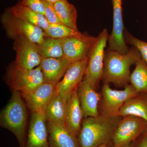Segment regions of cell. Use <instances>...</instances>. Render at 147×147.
Returning a JSON list of instances; mask_svg holds the SVG:
<instances>
[{
    "label": "cell",
    "instance_id": "6da1fadb",
    "mask_svg": "<svg viewBox=\"0 0 147 147\" xmlns=\"http://www.w3.org/2000/svg\"><path fill=\"white\" fill-rule=\"evenodd\" d=\"M139 50L131 46L126 54L105 50L102 79L103 84L125 87L130 83V68L142 58Z\"/></svg>",
    "mask_w": 147,
    "mask_h": 147
},
{
    "label": "cell",
    "instance_id": "7a4b0ae2",
    "mask_svg": "<svg viewBox=\"0 0 147 147\" xmlns=\"http://www.w3.org/2000/svg\"><path fill=\"white\" fill-rule=\"evenodd\" d=\"M123 117L99 115L84 118L78 137L81 147H99L112 142L117 127Z\"/></svg>",
    "mask_w": 147,
    "mask_h": 147
},
{
    "label": "cell",
    "instance_id": "3957f363",
    "mask_svg": "<svg viewBox=\"0 0 147 147\" xmlns=\"http://www.w3.org/2000/svg\"><path fill=\"white\" fill-rule=\"evenodd\" d=\"M28 114L26 104L19 92H12L8 103L1 112L0 125L16 137L19 147H25Z\"/></svg>",
    "mask_w": 147,
    "mask_h": 147
},
{
    "label": "cell",
    "instance_id": "277c9868",
    "mask_svg": "<svg viewBox=\"0 0 147 147\" xmlns=\"http://www.w3.org/2000/svg\"><path fill=\"white\" fill-rule=\"evenodd\" d=\"M5 82L12 92L21 93L30 91L45 82L40 66L32 69H24L14 62L7 68Z\"/></svg>",
    "mask_w": 147,
    "mask_h": 147
},
{
    "label": "cell",
    "instance_id": "5b68a950",
    "mask_svg": "<svg viewBox=\"0 0 147 147\" xmlns=\"http://www.w3.org/2000/svg\"><path fill=\"white\" fill-rule=\"evenodd\" d=\"M109 35L104 29L97 37V39L88 57L85 77L94 88L97 90L102 79L105 57V48Z\"/></svg>",
    "mask_w": 147,
    "mask_h": 147
},
{
    "label": "cell",
    "instance_id": "8992f818",
    "mask_svg": "<svg viewBox=\"0 0 147 147\" xmlns=\"http://www.w3.org/2000/svg\"><path fill=\"white\" fill-rule=\"evenodd\" d=\"M138 93L130 84L122 90H113L110 85L103 84L100 92L99 115L107 117L119 116V112L124 104Z\"/></svg>",
    "mask_w": 147,
    "mask_h": 147
},
{
    "label": "cell",
    "instance_id": "52a82bcc",
    "mask_svg": "<svg viewBox=\"0 0 147 147\" xmlns=\"http://www.w3.org/2000/svg\"><path fill=\"white\" fill-rule=\"evenodd\" d=\"M1 21L7 35L11 38L14 40L24 36L36 44L42 43L45 39L42 28L22 20L8 9L2 15Z\"/></svg>",
    "mask_w": 147,
    "mask_h": 147
},
{
    "label": "cell",
    "instance_id": "ba28073f",
    "mask_svg": "<svg viewBox=\"0 0 147 147\" xmlns=\"http://www.w3.org/2000/svg\"><path fill=\"white\" fill-rule=\"evenodd\" d=\"M147 129V122L133 116L123 117L116 128L112 140L113 147H121L135 142Z\"/></svg>",
    "mask_w": 147,
    "mask_h": 147
},
{
    "label": "cell",
    "instance_id": "9c48e42d",
    "mask_svg": "<svg viewBox=\"0 0 147 147\" xmlns=\"http://www.w3.org/2000/svg\"><path fill=\"white\" fill-rule=\"evenodd\" d=\"M88 57L72 63L63 79L56 85L58 93L66 101L74 92L77 90L86 73Z\"/></svg>",
    "mask_w": 147,
    "mask_h": 147
},
{
    "label": "cell",
    "instance_id": "30bf717a",
    "mask_svg": "<svg viewBox=\"0 0 147 147\" xmlns=\"http://www.w3.org/2000/svg\"><path fill=\"white\" fill-rule=\"evenodd\" d=\"M13 49L16 52L15 64L21 68L32 69L40 65L42 58L36 44L27 37L21 36L14 39Z\"/></svg>",
    "mask_w": 147,
    "mask_h": 147
},
{
    "label": "cell",
    "instance_id": "8fae6325",
    "mask_svg": "<svg viewBox=\"0 0 147 147\" xmlns=\"http://www.w3.org/2000/svg\"><path fill=\"white\" fill-rule=\"evenodd\" d=\"M96 39L97 37L84 34L63 39L64 57L71 63L88 57Z\"/></svg>",
    "mask_w": 147,
    "mask_h": 147
},
{
    "label": "cell",
    "instance_id": "7c38bea8",
    "mask_svg": "<svg viewBox=\"0 0 147 147\" xmlns=\"http://www.w3.org/2000/svg\"><path fill=\"white\" fill-rule=\"evenodd\" d=\"M113 9V28L108 38V50L126 54L129 48L127 45L124 33L122 15V0H112Z\"/></svg>",
    "mask_w": 147,
    "mask_h": 147
},
{
    "label": "cell",
    "instance_id": "4fadbf2b",
    "mask_svg": "<svg viewBox=\"0 0 147 147\" xmlns=\"http://www.w3.org/2000/svg\"><path fill=\"white\" fill-rule=\"evenodd\" d=\"M25 147H50L45 112L32 113Z\"/></svg>",
    "mask_w": 147,
    "mask_h": 147
},
{
    "label": "cell",
    "instance_id": "5bb4252c",
    "mask_svg": "<svg viewBox=\"0 0 147 147\" xmlns=\"http://www.w3.org/2000/svg\"><path fill=\"white\" fill-rule=\"evenodd\" d=\"M56 90V85L44 82L34 89L21 94L31 113L45 112L46 105Z\"/></svg>",
    "mask_w": 147,
    "mask_h": 147
},
{
    "label": "cell",
    "instance_id": "9a60e30c",
    "mask_svg": "<svg viewBox=\"0 0 147 147\" xmlns=\"http://www.w3.org/2000/svg\"><path fill=\"white\" fill-rule=\"evenodd\" d=\"M77 93L84 119L99 116L101 94L91 86L85 76L77 88Z\"/></svg>",
    "mask_w": 147,
    "mask_h": 147
},
{
    "label": "cell",
    "instance_id": "2e32d148",
    "mask_svg": "<svg viewBox=\"0 0 147 147\" xmlns=\"http://www.w3.org/2000/svg\"><path fill=\"white\" fill-rule=\"evenodd\" d=\"M71 63L64 57L42 59L39 66L43 74L44 82L56 86L63 78Z\"/></svg>",
    "mask_w": 147,
    "mask_h": 147
},
{
    "label": "cell",
    "instance_id": "e0dca14e",
    "mask_svg": "<svg viewBox=\"0 0 147 147\" xmlns=\"http://www.w3.org/2000/svg\"><path fill=\"white\" fill-rule=\"evenodd\" d=\"M50 147H81L78 137L71 134L65 127L47 121Z\"/></svg>",
    "mask_w": 147,
    "mask_h": 147
},
{
    "label": "cell",
    "instance_id": "ac0fdd59",
    "mask_svg": "<svg viewBox=\"0 0 147 147\" xmlns=\"http://www.w3.org/2000/svg\"><path fill=\"white\" fill-rule=\"evenodd\" d=\"M84 119L76 90L67 100L65 117V127L71 134L78 137L81 131Z\"/></svg>",
    "mask_w": 147,
    "mask_h": 147
},
{
    "label": "cell",
    "instance_id": "d6986e66",
    "mask_svg": "<svg viewBox=\"0 0 147 147\" xmlns=\"http://www.w3.org/2000/svg\"><path fill=\"white\" fill-rule=\"evenodd\" d=\"M119 116H133L144 119L147 122V93L138 92L127 100L121 108Z\"/></svg>",
    "mask_w": 147,
    "mask_h": 147
},
{
    "label": "cell",
    "instance_id": "ffe728a7",
    "mask_svg": "<svg viewBox=\"0 0 147 147\" xmlns=\"http://www.w3.org/2000/svg\"><path fill=\"white\" fill-rule=\"evenodd\" d=\"M67 105V101L56 90L45 108V113L47 121L53 122L61 126L65 127Z\"/></svg>",
    "mask_w": 147,
    "mask_h": 147
},
{
    "label": "cell",
    "instance_id": "44dd1931",
    "mask_svg": "<svg viewBox=\"0 0 147 147\" xmlns=\"http://www.w3.org/2000/svg\"><path fill=\"white\" fill-rule=\"evenodd\" d=\"M8 9L15 16L30 24L40 27L43 31L49 26V23L44 15L36 12L19 3Z\"/></svg>",
    "mask_w": 147,
    "mask_h": 147
},
{
    "label": "cell",
    "instance_id": "7402d4cb",
    "mask_svg": "<svg viewBox=\"0 0 147 147\" xmlns=\"http://www.w3.org/2000/svg\"><path fill=\"white\" fill-rule=\"evenodd\" d=\"M54 6L62 24L78 30L77 11L73 4L67 0H63L54 4Z\"/></svg>",
    "mask_w": 147,
    "mask_h": 147
},
{
    "label": "cell",
    "instance_id": "603a6c76",
    "mask_svg": "<svg viewBox=\"0 0 147 147\" xmlns=\"http://www.w3.org/2000/svg\"><path fill=\"white\" fill-rule=\"evenodd\" d=\"M63 39L46 37L42 43L36 44L42 59L63 57Z\"/></svg>",
    "mask_w": 147,
    "mask_h": 147
},
{
    "label": "cell",
    "instance_id": "cb8c5ba5",
    "mask_svg": "<svg viewBox=\"0 0 147 147\" xmlns=\"http://www.w3.org/2000/svg\"><path fill=\"white\" fill-rule=\"evenodd\" d=\"M131 74L130 84L138 92L147 93V64L142 58L137 61Z\"/></svg>",
    "mask_w": 147,
    "mask_h": 147
},
{
    "label": "cell",
    "instance_id": "d4e9b609",
    "mask_svg": "<svg viewBox=\"0 0 147 147\" xmlns=\"http://www.w3.org/2000/svg\"><path fill=\"white\" fill-rule=\"evenodd\" d=\"M45 36L58 39H65L83 35L79 30H75L63 24H49V26L44 31Z\"/></svg>",
    "mask_w": 147,
    "mask_h": 147
},
{
    "label": "cell",
    "instance_id": "484cf974",
    "mask_svg": "<svg viewBox=\"0 0 147 147\" xmlns=\"http://www.w3.org/2000/svg\"><path fill=\"white\" fill-rule=\"evenodd\" d=\"M125 40L126 44H130L139 50L142 59L147 64V42L138 39L125 30Z\"/></svg>",
    "mask_w": 147,
    "mask_h": 147
},
{
    "label": "cell",
    "instance_id": "4316f807",
    "mask_svg": "<svg viewBox=\"0 0 147 147\" xmlns=\"http://www.w3.org/2000/svg\"><path fill=\"white\" fill-rule=\"evenodd\" d=\"M44 16L49 24H62L54 7V4L45 1Z\"/></svg>",
    "mask_w": 147,
    "mask_h": 147
},
{
    "label": "cell",
    "instance_id": "83f0119b",
    "mask_svg": "<svg viewBox=\"0 0 147 147\" xmlns=\"http://www.w3.org/2000/svg\"><path fill=\"white\" fill-rule=\"evenodd\" d=\"M45 0H21L19 3L36 12L44 15Z\"/></svg>",
    "mask_w": 147,
    "mask_h": 147
},
{
    "label": "cell",
    "instance_id": "f1b7e54d",
    "mask_svg": "<svg viewBox=\"0 0 147 147\" xmlns=\"http://www.w3.org/2000/svg\"><path fill=\"white\" fill-rule=\"evenodd\" d=\"M135 147H147V129L136 140Z\"/></svg>",
    "mask_w": 147,
    "mask_h": 147
},
{
    "label": "cell",
    "instance_id": "f546056e",
    "mask_svg": "<svg viewBox=\"0 0 147 147\" xmlns=\"http://www.w3.org/2000/svg\"><path fill=\"white\" fill-rule=\"evenodd\" d=\"M136 141L130 142L121 147H135L136 146Z\"/></svg>",
    "mask_w": 147,
    "mask_h": 147
},
{
    "label": "cell",
    "instance_id": "4dcf8cb0",
    "mask_svg": "<svg viewBox=\"0 0 147 147\" xmlns=\"http://www.w3.org/2000/svg\"><path fill=\"white\" fill-rule=\"evenodd\" d=\"M48 2L52 3L55 4V3L57 2L60 1H63V0H46Z\"/></svg>",
    "mask_w": 147,
    "mask_h": 147
},
{
    "label": "cell",
    "instance_id": "1f68e13d",
    "mask_svg": "<svg viewBox=\"0 0 147 147\" xmlns=\"http://www.w3.org/2000/svg\"><path fill=\"white\" fill-rule=\"evenodd\" d=\"M99 147H108V145L107 144H104L102 145V146H100Z\"/></svg>",
    "mask_w": 147,
    "mask_h": 147
}]
</instances>
